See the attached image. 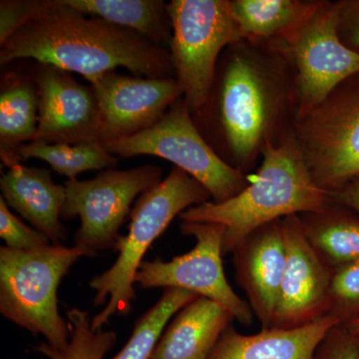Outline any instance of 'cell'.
Returning a JSON list of instances; mask_svg holds the SVG:
<instances>
[{"label": "cell", "instance_id": "cell-1", "mask_svg": "<svg viewBox=\"0 0 359 359\" xmlns=\"http://www.w3.org/2000/svg\"><path fill=\"white\" fill-rule=\"evenodd\" d=\"M297 111V75L287 53L242 39L222 54L209 102L197 117L211 122L219 157L247 174L269 144L292 133Z\"/></svg>", "mask_w": 359, "mask_h": 359}, {"label": "cell", "instance_id": "cell-2", "mask_svg": "<svg viewBox=\"0 0 359 359\" xmlns=\"http://www.w3.org/2000/svg\"><path fill=\"white\" fill-rule=\"evenodd\" d=\"M25 58L76 72L91 84L120 66L146 78L171 77L175 72L171 54L163 47L100 18H86L65 0L1 44V65Z\"/></svg>", "mask_w": 359, "mask_h": 359}, {"label": "cell", "instance_id": "cell-3", "mask_svg": "<svg viewBox=\"0 0 359 359\" xmlns=\"http://www.w3.org/2000/svg\"><path fill=\"white\" fill-rule=\"evenodd\" d=\"M332 194L314 183L290 133L264 149L261 166L249 185L224 202H205L180 215L182 222L224 226L223 252H233L252 231L266 224L325 209Z\"/></svg>", "mask_w": 359, "mask_h": 359}, {"label": "cell", "instance_id": "cell-4", "mask_svg": "<svg viewBox=\"0 0 359 359\" xmlns=\"http://www.w3.org/2000/svg\"><path fill=\"white\" fill-rule=\"evenodd\" d=\"M212 199L211 194L200 182L178 167L157 186L140 196L133 209L129 231L118 243L119 252L113 266L90 280L95 290L94 304L105 308L93 318L91 327L102 330L115 314H128L135 294V278L151 245L164 233L175 217L190 208Z\"/></svg>", "mask_w": 359, "mask_h": 359}, {"label": "cell", "instance_id": "cell-5", "mask_svg": "<svg viewBox=\"0 0 359 359\" xmlns=\"http://www.w3.org/2000/svg\"><path fill=\"white\" fill-rule=\"evenodd\" d=\"M86 250L62 245L18 250L0 248V313L46 344L62 347L69 342L67 320L59 313L61 280Z\"/></svg>", "mask_w": 359, "mask_h": 359}, {"label": "cell", "instance_id": "cell-6", "mask_svg": "<svg viewBox=\"0 0 359 359\" xmlns=\"http://www.w3.org/2000/svg\"><path fill=\"white\" fill-rule=\"evenodd\" d=\"M167 9L176 79L183 88L187 107L196 118L209 102L222 54L243 39L230 0H172Z\"/></svg>", "mask_w": 359, "mask_h": 359}, {"label": "cell", "instance_id": "cell-7", "mask_svg": "<svg viewBox=\"0 0 359 359\" xmlns=\"http://www.w3.org/2000/svg\"><path fill=\"white\" fill-rule=\"evenodd\" d=\"M103 145L111 154L121 157L148 155L170 161L200 182L212 202L230 200L249 185L247 174L222 159L205 140L183 97L152 126Z\"/></svg>", "mask_w": 359, "mask_h": 359}, {"label": "cell", "instance_id": "cell-8", "mask_svg": "<svg viewBox=\"0 0 359 359\" xmlns=\"http://www.w3.org/2000/svg\"><path fill=\"white\" fill-rule=\"evenodd\" d=\"M292 135L314 183L334 194L359 177V73L297 118Z\"/></svg>", "mask_w": 359, "mask_h": 359}, {"label": "cell", "instance_id": "cell-9", "mask_svg": "<svg viewBox=\"0 0 359 359\" xmlns=\"http://www.w3.org/2000/svg\"><path fill=\"white\" fill-rule=\"evenodd\" d=\"M162 170L142 166L130 170H107L87 181L68 180L62 218L79 217L81 224L75 245L89 257L114 249L121 240L120 229L138 196L157 186Z\"/></svg>", "mask_w": 359, "mask_h": 359}, {"label": "cell", "instance_id": "cell-10", "mask_svg": "<svg viewBox=\"0 0 359 359\" xmlns=\"http://www.w3.org/2000/svg\"><path fill=\"white\" fill-rule=\"evenodd\" d=\"M180 230L195 238L190 252L165 262L160 259L142 263L135 285L143 289H181L218 302L245 327L254 321L249 302L231 287L223 266L224 226L201 222H182Z\"/></svg>", "mask_w": 359, "mask_h": 359}, {"label": "cell", "instance_id": "cell-11", "mask_svg": "<svg viewBox=\"0 0 359 359\" xmlns=\"http://www.w3.org/2000/svg\"><path fill=\"white\" fill-rule=\"evenodd\" d=\"M339 1L325 0L290 43L276 45L289 56L297 75V118L313 109L342 82L359 73V53L339 39Z\"/></svg>", "mask_w": 359, "mask_h": 359}, {"label": "cell", "instance_id": "cell-12", "mask_svg": "<svg viewBox=\"0 0 359 359\" xmlns=\"http://www.w3.org/2000/svg\"><path fill=\"white\" fill-rule=\"evenodd\" d=\"M282 223L287 257L271 327H304L327 316L334 271L309 244L299 215Z\"/></svg>", "mask_w": 359, "mask_h": 359}, {"label": "cell", "instance_id": "cell-13", "mask_svg": "<svg viewBox=\"0 0 359 359\" xmlns=\"http://www.w3.org/2000/svg\"><path fill=\"white\" fill-rule=\"evenodd\" d=\"M92 87L100 108L102 143L149 128L184 96L176 78L128 76L115 71L99 78Z\"/></svg>", "mask_w": 359, "mask_h": 359}, {"label": "cell", "instance_id": "cell-14", "mask_svg": "<svg viewBox=\"0 0 359 359\" xmlns=\"http://www.w3.org/2000/svg\"><path fill=\"white\" fill-rule=\"evenodd\" d=\"M36 80L39 127L33 141L68 145L102 143L100 108L93 87L80 84L67 71L48 65H43Z\"/></svg>", "mask_w": 359, "mask_h": 359}, {"label": "cell", "instance_id": "cell-15", "mask_svg": "<svg viewBox=\"0 0 359 359\" xmlns=\"http://www.w3.org/2000/svg\"><path fill=\"white\" fill-rule=\"evenodd\" d=\"M236 280L262 328L273 325L285 266L282 219L257 229L233 252Z\"/></svg>", "mask_w": 359, "mask_h": 359}, {"label": "cell", "instance_id": "cell-16", "mask_svg": "<svg viewBox=\"0 0 359 359\" xmlns=\"http://www.w3.org/2000/svg\"><path fill=\"white\" fill-rule=\"evenodd\" d=\"M340 325L327 314L314 323L294 328H262L243 334L226 328L207 359H314L316 351L332 328Z\"/></svg>", "mask_w": 359, "mask_h": 359}, {"label": "cell", "instance_id": "cell-17", "mask_svg": "<svg viewBox=\"0 0 359 359\" xmlns=\"http://www.w3.org/2000/svg\"><path fill=\"white\" fill-rule=\"evenodd\" d=\"M0 189L6 204L43 233L52 245H61L67 233L61 223L65 187L54 183L49 171L15 164L2 175Z\"/></svg>", "mask_w": 359, "mask_h": 359}, {"label": "cell", "instance_id": "cell-18", "mask_svg": "<svg viewBox=\"0 0 359 359\" xmlns=\"http://www.w3.org/2000/svg\"><path fill=\"white\" fill-rule=\"evenodd\" d=\"M233 320L218 302L197 297L176 314L150 359H207Z\"/></svg>", "mask_w": 359, "mask_h": 359}, {"label": "cell", "instance_id": "cell-19", "mask_svg": "<svg viewBox=\"0 0 359 359\" xmlns=\"http://www.w3.org/2000/svg\"><path fill=\"white\" fill-rule=\"evenodd\" d=\"M325 0H230L243 39L290 43Z\"/></svg>", "mask_w": 359, "mask_h": 359}, {"label": "cell", "instance_id": "cell-20", "mask_svg": "<svg viewBox=\"0 0 359 359\" xmlns=\"http://www.w3.org/2000/svg\"><path fill=\"white\" fill-rule=\"evenodd\" d=\"M299 216L309 244L332 271L359 261V215L353 210L334 201Z\"/></svg>", "mask_w": 359, "mask_h": 359}, {"label": "cell", "instance_id": "cell-21", "mask_svg": "<svg viewBox=\"0 0 359 359\" xmlns=\"http://www.w3.org/2000/svg\"><path fill=\"white\" fill-rule=\"evenodd\" d=\"M65 4L82 15L138 33L158 46L171 44V20L167 4L161 0H65Z\"/></svg>", "mask_w": 359, "mask_h": 359}, {"label": "cell", "instance_id": "cell-22", "mask_svg": "<svg viewBox=\"0 0 359 359\" xmlns=\"http://www.w3.org/2000/svg\"><path fill=\"white\" fill-rule=\"evenodd\" d=\"M39 127V94L32 85L18 82L0 95V151L7 167L20 164L18 150L32 142Z\"/></svg>", "mask_w": 359, "mask_h": 359}, {"label": "cell", "instance_id": "cell-23", "mask_svg": "<svg viewBox=\"0 0 359 359\" xmlns=\"http://www.w3.org/2000/svg\"><path fill=\"white\" fill-rule=\"evenodd\" d=\"M18 153L21 160L45 161L56 173L65 175L68 180H76L78 175L90 170L113 168L118 162L100 142L68 145L33 141L20 146Z\"/></svg>", "mask_w": 359, "mask_h": 359}, {"label": "cell", "instance_id": "cell-24", "mask_svg": "<svg viewBox=\"0 0 359 359\" xmlns=\"http://www.w3.org/2000/svg\"><path fill=\"white\" fill-rule=\"evenodd\" d=\"M199 295L181 289H165L155 306L137 320L131 337L111 359H150L172 316Z\"/></svg>", "mask_w": 359, "mask_h": 359}, {"label": "cell", "instance_id": "cell-25", "mask_svg": "<svg viewBox=\"0 0 359 359\" xmlns=\"http://www.w3.org/2000/svg\"><path fill=\"white\" fill-rule=\"evenodd\" d=\"M70 340L66 346L53 347L46 342L35 347V351L49 359H104L117 342V334L108 330H94L86 311L72 309L67 311Z\"/></svg>", "mask_w": 359, "mask_h": 359}, {"label": "cell", "instance_id": "cell-26", "mask_svg": "<svg viewBox=\"0 0 359 359\" xmlns=\"http://www.w3.org/2000/svg\"><path fill=\"white\" fill-rule=\"evenodd\" d=\"M328 314L346 325L359 318V261L334 269Z\"/></svg>", "mask_w": 359, "mask_h": 359}, {"label": "cell", "instance_id": "cell-27", "mask_svg": "<svg viewBox=\"0 0 359 359\" xmlns=\"http://www.w3.org/2000/svg\"><path fill=\"white\" fill-rule=\"evenodd\" d=\"M59 0H2L0 2V44L23 26L55 11Z\"/></svg>", "mask_w": 359, "mask_h": 359}, {"label": "cell", "instance_id": "cell-28", "mask_svg": "<svg viewBox=\"0 0 359 359\" xmlns=\"http://www.w3.org/2000/svg\"><path fill=\"white\" fill-rule=\"evenodd\" d=\"M0 237L6 243V247L13 250H35L51 245L46 236L26 226L9 211L8 205L2 197H0Z\"/></svg>", "mask_w": 359, "mask_h": 359}, {"label": "cell", "instance_id": "cell-29", "mask_svg": "<svg viewBox=\"0 0 359 359\" xmlns=\"http://www.w3.org/2000/svg\"><path fill=\"white\" fill-rule=\"evenodd\" d=\"M314 359H359L358 346L344 325H337L323 340Z\"/></svg>", "mask_w": 359, "mask_h": 359}, {"label": "cell", "instance_id": "cell-30", "mask_svg": "<svg viewBox=\"0 0 359 359\" xmlns=\"http://www.w3.org/2000/svg\"><path fill=\"white\" fill-rule=\"evenodd\" d=\"M339 35L342 43L359 53V0H339Z\"/></svg>", "mask_w": 359, "mask_h": 359}, {"label": "cell", "instance_id": "cell-31", "mask_svg": "<svg viewBox=\"0 0 359 359\" xmlns=\"http://www.w3.org/2000/svg\"><path fill=\"white\" fill-rule=\"evenodd\" d=\"M335 202L359 215V177L332 194Z\"/></svg>", "mask_w": 359, "mask_h": 359}, {"label": "cell", "instance_id": "cell-32", "mask_svg": "<svg viewBox=\"0 0 359 359\" xmlns=\"http://www.w3.org/2000/svg\"><path fill=\"white\" fill-rule=\"evenodd\" d=\"M344 327L346 328L349 334L354 335V337H359V318L351 320V323H347Z\"/></svg>", "mask_w": 359, "mask_h": 359}, {"label": "cell", "instance_id": "cell-33", "mask_svg": "<svg viewBox=\"0 0 359 359\" xmlns=\"http://www.w3.org/2000/svg\"><path fill=\"white\" fill-rule=\"evenodd\" d=\"M353 337H354V335H353ZM354 339H355L356 344H358V348H359V337H354Z\"/></svg>", "mask_w": 359, "mask_h": 359}]
</instances>
